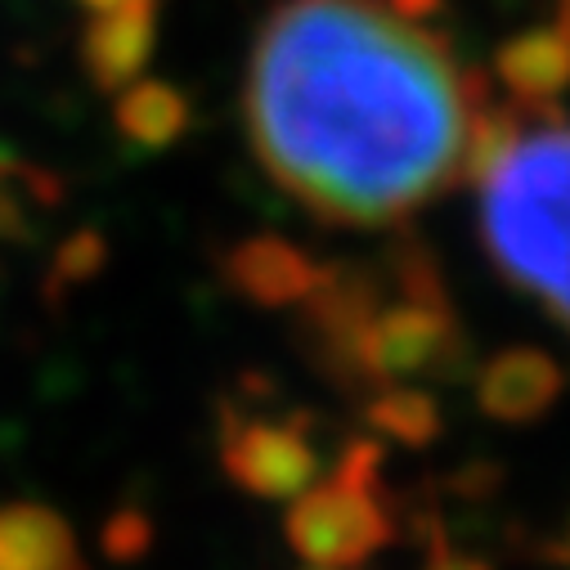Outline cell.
<instances>
[{
  "label": "cell",
  "mask_w": 570,
  "mask_h": 570,
  "mask_svg": "<svg viewBox=\"0 0 570 570\" xmlns=\"http://www.w3.org/2000/svg\"><path fill=\"white\" fill-rule=\"evenodd\" d=\"M426 570H490V566L476 561V557H463V552H436L432 561H426Z\"/></svg>",
  "instance_id": "8fae6325"
},
{
  "label": "cell",
  "mask_w": 570,
  "mask_h": 570,
  "mask_svg": "<svg viewBox=\"0 0 570 570\" xmlns=\"http://www.w3.org/2000/svg\"><path fill=\"white\" fill-rule=\"evenodd\" d=\"M311 570H333V566H311Z\"/></svg>",
  "instance_id": "7c38bea8"
},
{
  "label": "cell",
  "mask_w": 570,
  "mask_h": 570,
  "mask_svg": "<svg viewBox=\"0 0 570 570\" xmlns=\"http://www.w3.org/2000/svg\"><path fill=\"white\" fill-rule=\"evenodd\" d=\"M377 468L382 450L373 441H355L328 481L297 494L283 530L311 566L351 570L391 543L395 521Z\"/></svg>",
  "instance_id": "3957f363"
},
{
  "label": "cell",
  "mask_w": 570,
  "mask_h": 570,
  "mask_svg": "<svg viewBox=\"0 0 570 570\" xmlns=\"http://www.w3.org/2000/svg\"><path fill=\"white\" fill-rule=\"evenodd\" d=\"M0 570H86L68 521L41 503L0 508Z\"/></svg>",
  "instance_id": "ba28073f"
},
{
  "label": "cell",
  "mask_w": 570,
  "mask_h": 570,
  "mask_svg": "<svg viewBox=\"0 0 570 570\" xmlns=\"http://www.w3.org/2000/svg\"><path fill=\"white\" fill-rule=\"evenodd\" d=\"M180 121H185V108L167 90H139L121 108V126L139 139V145H163V139H171L180 130Z\"/></svg>",
  "instance_id": "30bf717a"
},
{
  "label": "cell",
  "mask_w": 570,
  "mask_h": 570,
  "mask_svg": "<svg viewBox=\"0 0 570 570\" xmlns=\"http://www.w3.org/2000/svg\"><path fill=\"white\" fill-rule=\"evenodd\" d=\"M468 176L481 194L490 261L570 333V112L561 99H494Z\"/></svg>",
  "instance_id": "7a4b0ae2"
},
{
  "label": "cell",
  "mask_w": 570,
  "mask_h": 570,
  "mask_svg": "<svg viewBox=\"0 0 570 570\" xmlns=\"http://www.w3.org/2000/svg\"><path fill=\"white\" fill-rule=\"evenodd\" d=\"M494 90L432 0H278L243 86L265 176L333 225H395L468 180Z\"/></svg>",
  "instance_id": "6da1fadb"
},
{
  "label": "cell",
  "mask_w": 570,
  "mask_h": 570,
  "mask_svg": "<svg viewBox=\"0 0 570 570\" xmlns=\"http://www.w3.org/2000/svg\"><path fill=\"white\" fill-rule=\"evenodd\" d=\"M364 413H368V422L377 426V432H386L404 445H426L441 432L436 400L422 395V391H409V386H382V395H373Z\"/></svg>",
  "instance_id": "9c48e42d"
},
{
  "label": "cell",
  "mask_w": 570,
  "mask_h": 570,
  "mask_svg": "<svg viewBox=\"0 0 570 570\" xmlns=\"http://www.w3.org/2000/svg\"><path fill=\"white\" fill-rule=\"evenodd\" d=\"M220 463L238 490L261 499H293L311 490L320 472L302 417H256L238 409L220 417Z\"/></svg>",
  "instance_id": "5b68a950"
},
{
  "label": "cell",
  "mask_w": 570,
  "mask_h": 570,
  "mask_svg": "<svg viewBox=\"0 0 570 570\" xmlns=\"http://www.w3.org/2000/svg\"><path fill=\"white\" fill-rule=\"evenodd\" d=\"M225 274L256 306H302L320 288L324 265L283 238H252L225 261Z\"/></svg>",
  "instance_id": "52a82bcc"
},
{
  "label": "cell",
  "mask_w": 570,
  "mask_h": 570,
  "mask_svg": "<svg viewBox=\"0 0 570 570\" xmlns=\"http://www.w3.org/2000/svg\"><path fill=\"white\" fill-rule=\"evenodd\" d=\"M463 346L459 320L426 265L400 269V297L377 302L351 351V382L391 386L404 377L445 373Z\"/></svg>",
  "instance_id": "277c9868"
},
{
  "label": "cell",
  "mask_w": 570,
  "mask_h": 570,
  "mask_svg": "<svg viewBox=\"0 0 570 570\" xmlns=\"http://www.w3.org/2000/svg\"><path fill=\"white\" fill-rule=\"evenodd\" d=\"M557 395H561V368L534 346L499 351L476 373V400L499 422H534L557 404Z\"/></svg>",
  "instance_id": "8992f818"
}]
</instances>
